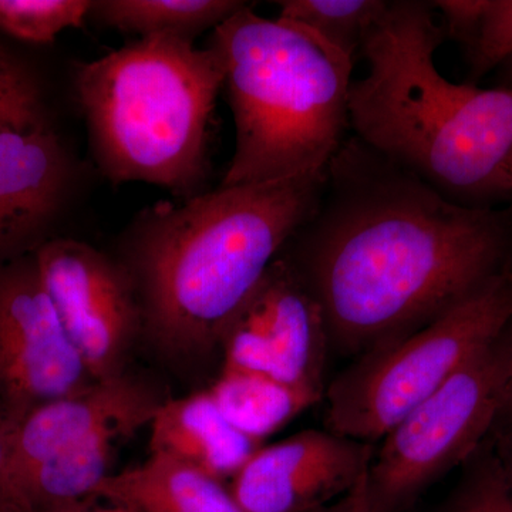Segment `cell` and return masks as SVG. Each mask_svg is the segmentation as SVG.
Wrapping results in <instances>:
<instances>
[{
	"label": "cell",
	"mask_w": 512,
	"mask_h": 512,
	"mask_svg": "<svg viewBox=\"0 0 512 512\" xmlns=\"http://www.w3.org/2000/svg\"><path fill=\"white\" fill-rule=\"evenodd\" d=\"M299 234L296 266L329 339L359 352L423 328L507 268L511 221L451 200L356 138L329 164Z\"/></svg>",
	"instance_id": "1"
},
{
	"label": "cell",
	"mask_w": 512,
	"mask_h": 512,
	"mask_svg": "<svg viewBox=\"0 0 512 512\" xmlns=\"http://www.w3.org/2000/svg\"><path fill=\"white\" fill-rule=\"evenodd\" d=\"M325 181L323 173L220 185L144 211L123 265L151 343L175 359L222 346L276 255L312 217Z\"/></svg>",
	"instance_id": "2"
},
{
	"label": "cell",
	"mask_w": 512,
	"mask_h": 512,
	"mask_svg": "<svg viewBox=\"0 0 512 512\" xmlns=\"http://www.w3.org/2000/svg\"><path fill=\"white\" fill-rule=\"evenodd\" d=\"M431 3L394 0L360 52L367 76L349 92V123L370 150L451 200L508 198L512 90L450 82L434 56L446 32Z\"/></svg>",
	"instance_id": "3"
},
{
	"label": "cell",
	"mask_w": 512,
	"mask_h": 512,
	"mask_svg": "<svg viewBox=\"0 0 512 512\" xmlns=\"http://www.w3.org/2000/svg\"><path fill=\"white\" fill-rule=\"evenodd\" d=\"M235 126L221 185L323 174L349 123L353 59L311 30L245 3L212 30Z\"/></svg>",
	"instance_id": "4"
},
{
	"label": "cell",
	"mask_w": 512,
	"mask_h": 512,
	"mask_svg": "<svg viewBox=\"0 0 512 512\" xmlns=\"http://www.w3.org/2000/svg\"><path fill=\"white\" fill-rule=\"evenodd\" d=\"M73 84L104 177L156 185L181 200L200 194L224 86L214 50L181 37H141L77 64Z\"/></svg>",
	"instance_id": "5"
},
{
	"label": "cell",
	"mask_w": 512,
	"mask_h": 512,
	"mask_svg": "<svg viewBox=\"0 0 512 512\" xmlns=\"http://www.w3.org/2000/svg\"><path fill=\"white\" fill-rule=\"evenodd\" d=\"M512 318V266L423 328L373 350L332 384L326 426L372 444L503 333Z\"/></svg>",
	"instance_id": "6"
},
{
	"label": "cell",
	"mask_w": 512,
	"mask_h": 512,
	"mask_svg": "<svg viewBox=\"0 0 512 512\" xmlns=\"http://www.w3.org/2000/svg\"><path fill=\"white\" fill-rule=\"evenodd\" d=\"M501 335L382 439L367 473L375 512H400L424 488L478 453L504 407Z\"/></svg>",
	"instance_id": "7"
},
{
	"label": "cell",
	"mask_w": 512,
	"mask_h": 512,
	"mask_svg": "<svg viewBox=\"0 0 512 512\" xmlns=\"http://www.w3.org/2000/svg\"><path fill=\"white\" fill-rule=\"evenodd\" d=\"M93 382L47 295L35 258L0 266V417L6 429Z\"/></svg>",
	"instance_id": "8"
},
{
	"label": "cell",
	"mask_w": 512,
	"mask_h": 512,
	"mask_svg": "<svg viewBox=\"0 0 512 512\" xmlns=\"http://www.w3.org/2000/svg\"><path fill=\"white\" fill-rule=\"evenodd\" d=\"M35 258L67 336L96 382L124 375L143 332L136 286L123 264L76 239L43 242Z\"/></svg>",
	"instance_id": "9"
},
{
	"label": "cell",
	"mask_w": 512,
	"mask_h": 512,
	"mask_svg": "<svg viewBox=\"0 0 512 512\" xmlns=\"http://www.w3.org/2000/svg\"><path fill=\"white\" fill-rule=\"evenodd\" d=\"M329 332L298 266L276 258L222 342L224 369L259 373L323 396Z\"/></svg>",
	"instance_id": "10"
},
{
	"label": "cell",
	"mask_w": 512,
	"mask_h": 512,
	"mask_svg": "<svg viewBox=\"0 0 512 512\" xmlns=\"http://www.w3.org/2000/svg\"><path fill=\"white\" fill-rule=\"evenodd\" d=\"M372 444L308 430L261 447L232 478L241 512H315L345 497L369 470Z\"/></svg>",
	"instance_id": "11"
},
{
	"label": "cell",
	"mask_w": 512,
	"mask_h": 512,
	"mask_svg": "<svg viewBox=\"0 0 512 512\" xmlns=\"http://www.w3.org/2000/svg\"><path fill=\"white\" fill-rule=\"evenodd\" d=\"M161 403L147 384L126 373L47 403L8 427L10 476L100 434L131 436L151 423Z\"/></svg>",
	"instance_id": "12"
},
{
	"label": "cell",
	"mask_w": 512,
	"mask_h": 512,
	"mask_svg": "<svg viewBox=\"0 0 512 512\" xmlns=\"http://www.w3.org/2000/svg\"><path fill=\"white\" fill-rule=\"evenodd\" d=\"M72 184V161L49 123L0 131V259L49 228Z\"/></svg>",
	"instance_id": "13"
},
{
	"label": "cell",
	"mask_w": 512,
	"mask_h": 512,
	"mask_svg": "<svg viewBox=\"0 0 512 512\" xmlns=\"http://www.w3.org/2000/svg\"><path fill=\"white\" fill-rule=\"evenodd\" d=\"M151 453H163L224 483L232 480L261 443L222 416L210 392L165 400L150 423Z\"/></svg>",
	"instance_id": "14"
},
{
	"label": "cell",
	"mask_w": 512,
	"mask_h": 512,
	"mask_svg": "<svg viewBox=\"0 0 512 512\" xmlns=\"http://www.w3.org/2000/svg\"><path fill=\"white\" fill-rule=\"evenodd\" d=\"M92 497L138 512H241L222 481L163 453L109 474Z\"/></svg>",
	"instance_id": "15"
},
{
	"label": "cell",
	"mask_w": 512,
	"mask_h": 512,
	"mask_svg": "<svg viewBox=\"0 0 512 512\" xmlns=\"http://www.w3.org/2000/svg\"><path fill=\"white\" fill-rule=\"evenodd\" d=\"M119 433H104L13 471V495L23 512H47L92 497L109 476Z\"/></svg>",
	"instance_id": "16"
},
{
	"label": "cell",
	"mask_w": 512,
	"mask_h": 512,
	"mask_svg": "<svg viewBox=\"0 0 512 512\" xmlns=\"http://www.w3.org/2000/svg\"><path fill=\"white\" fill-rule=\"evenodd\" d=\"M208 392L228 423L258 443L322 397L274 377L237 370H222Z\"/></svg>",
	"instance_id": "17"
},
{
	"label": "cell",
	"mask_w": 512,
	"mask_h": 512,
	"mask_svg": "<svg viewBox=\"0 0 512 512\" xmlns=\"http://www.w3.org/2000/svg\"><path fill=\"white\" fill-rule=\"evenodd\" d=\"M247 2L238 0H99L93 18L110 28L141 37L174 36L194 40L214 30Z\"/></svg>",
	"instance_id": "18"
},
{
	"label": "cell",
	"mask_w": 512,
	"mask_h": 512,
	"mask_svg": "<svg viewBox=\"0 0 512 512\" xmlns=\"http://www.w3.org/2000/svg\"><path fill=\"white\" fill-rule=\"evenodd\" d=\"M278 18L311 30L349 57L386 12L384 0H284Z\"/></svg>",
	"instance_id": "19"
},
{
	"label": "cell",
	"mask_w": 512,
	"mask_h": 512,
	"mask_svg": "<svg viewBox=\"0 0 512 512\" xmlns=\"http://www.w3.org/2000/svg\"><path fill=\"white\" fill-rule=\"evenodd\" d=\"M92 0H0V30L23 42L47 45L64 30L82 28Z\"/></svg>",
	"instance_id": "20"
},
{
	"label": "cell",
	"mask_w": 512,
	"mask_h": 512,
	"mask_svg": "<svg viewBox=\"0 0 512 512\" xmlns=\"http://www.w3.org/2000/svg\"><path fill=\"white\" fill-rule=\"evenodd\" d=\"M47 123L35 76L18 57L0 46V131Z\"/></svg>",
	"instance_id": "21"
},
{
	"label": "cell",
	"mask_w": 512,
	"mask_h": 512,
	"mask_svg": "<svg viewBox=\"0 0 512 512\" xmlns=\"http://www.w3.org/2000/svg\"><path fill=\"white\" fill-rule=\"evenodd\" d=\"M467 49L471 74L476 79L511 59L512 0H487L483 18Z\"/></svg>",
	"instance_id": "22"
},
{
	"label": "cell",
	"mask_w": 512,
	"mask_h": 512,
	"mask_svg": "<svg viewBox=\"0 0 512 512\" xmlns=\"http://www.w3.org/2000/svg\"><path fill=\"white\" fill-rule=\"evenodd\" d=\"M447 512H512V500L490 453L478 461Z\"/></svg>",
	"instance_id": "23"
},
{
	"label": "cell",
	"mask_w": 512,
	"mask_h": 512,
	"mask_svg": "<svg viewBox=\"0 0 512 512\" xmlns=\"http://www.w3.org/2000/svg\"><path fill=\"white\" fill-rule=\"evenodd\" d=\"M431 6L443 16L446 36L467 47L476 35L487 0H439L431 2Z\"/></svg>",
	"instance_id": "24"
},
{
	"label": "cell",
	"mask_w": 512,
	"mask_h": 512,
	"mask_svg": "<svg viewBox=\"0 0 512 512\" xmlns=\"http://www.w3.org/2000/svg\"><path fill=\"white\" fill-rule=\"evenodd\" d=\"M487 441L495 467L512 500V417L500 414Z\"/></svg>",
	"instance_id": "25"
},
{
	"label": "cell",
	"mask_w": 512,
	"mask_h": 512,
	"mask_svg": "<svg viewBox=\"0 0 512 512\" xmlns=\"http://www.w3.org/2000/svg\"><path fill=\"white\" fill-rule=\"evenodd\" d=\"M0 512H23L10 485L8 429L0 417Z\"/></svg>",
	"instance_id": "26"
},
{
	"label": "cell",
	"mask_w": 512,
	"mask_h": 512,
	"mask_svg": "<svg viewBox=\"0 0 512 512\" xmlns=\"http://www.w3.org/2000/svg\"><path fill=\"white\" fill-rule=\"evenodd\" d=\"M367 473H369V470H367ZM367 473L363 474V477L357 481L355 487L345 497H342L339 504L315 512H375L372 503H370Z\"/></svg>",
	"instance_id": "27"
},
{
	"label": "cell",
	"mask_w": 512,
	"mask_h": 512,
	"mask_svg": "<svg viewBox=\"0 0 512 512\" xmlns=\"http://www.w3.org/2000/svg\"><path fill=\"white\" fill-rule=\"evenodd\" d=\"M505 355H507V384H505L504 407L501 416L512 417V318L501 333Z\"/></svg>",
	"instance_id": "28"
},
{
	"label": "cell",
	"mask_w": 512,
	"mask_h": 512,
	"mask_svg": "<svg viewBox=\"0 0 512 512\" xmlns=\"http://www.w3.org/2000/svg\"><path fill=\"white\" fill-rule=\"evenodd\" d=\"M109 503V501H107ZM47 512H138L133 508H128L126 505H120L116 503H109L107 505H101L97 503V498L90 497L86 500L79 501L66 505V507L57 508V510Z\"/></svg>",
	"instance_id": "29"
},
{
	"label": "cell",
	"mask_w": 512,
	"mask_h": 512,
	"mask_svg": "<svg viewBox=\"0 0 512 512\" xmlns=\"http://www.w3.org/2000/svg\"><path fill=\"white\" fill-rule=\"evenodd\" d=\"M501 67H503V70H501V74H503V84H501V87H507V89L512 90V57Z\"/></svg>",
	"instance_id": "30"
},
{
	"label": "cell",
	"mask_w": 512,
	"mask_h": 512,
	"mask_svg": "<svg viewBox=\"0 0 512 512\" xmlns=\"http://www.w3.org/2000/svg\"><path fill=\"white\" fill-rule=\"evenodd\" d=\"M507 197L510 198V200H512V158L510 168H508Z\"/></svg>",
	"instance_id": "31"
}]
</instances>
